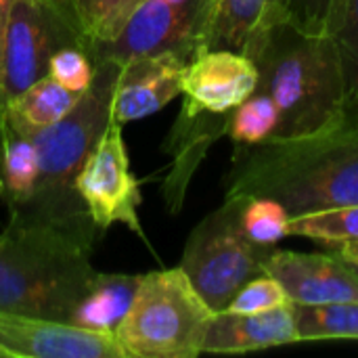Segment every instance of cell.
<instances>
[{"mask_svg":"<svg viewBox=\"0 0 358 358\" xmlns=\"http://www.w3.org/2000/svg\"><path fill=\"white\" fill-rule=\"evenodd\" d=\"M331 248H334V254H338V256L344 258L346 262L358 266V239L344 241V243H336V245H331Z\"/></svg>","mask_w":358,"mask_h":358,"instance_id":"28","label":"cell"},{"mask_svg":"<svg viewBox=\"0 0 358 358\" xmlns=\"http://www.w3.org/2000/svg\"><path fill=\"white\" fill-rule=\"evenodd\" d=\"M80 94L82 92L67 90L46 73L29 84L15 99H10L6 105H2V109L15 124L31 130H42L63 120L73 109Z\"/></svg>","mask_w":358,"mask_h":358,"instance_id":"18","label":"cell"},{"mask_svg":"<svg viewBox=\"0 0 358 358\" xmlns=\"http://www.w3.org/2000/svg\"><path fill=\"white\" fill-rule=\"evenodd\" d=\"M279 122L281 113L277 103L268 94L256 90L231 111L227 132L231 134L235 145H258L271 141L277 134Z\"/></svg>","mask_w":358,"mask_h":358,"instance_id":"23","label":"cell"},{"mask_svg":"<svg viewBox=\"0 0 358 358\" xmlns=\"http://www.w3.org/2000/svg\"><path fill=\"white\" fill-rule=\"evenodd\" d=\"M168 2H185V0H168Z\"/></svg>","mask_w":358,"mask_h":358,"instance_id":"31","label":"cell"},{"mask_svg":"<svg viewBox=\"0 0 358 358\" xmlns=\"http://www.w3.org/2000/svg\"><path fill=\"white\" fill-rule=\"evenodd\" d=\"M298 342L358 340V302L294 304Z\"/></svg>","mask_w":358,"mask_h":358,"instance_id":"20","label":"cell"},{"mask_svg":"<svg viewBox=\"0 0 358 358\" xmlns=\"http://www.w3.org/2000/svg\"><path fill=\"white\" fill-rule=\"evenodd\" d=\"M298 342L294 304L264 313H214L206 338L203 352L241 355Z\"/></svg>","mask_w":358,"mask_h":358,"instance_id":"14","label":"cell"},{"mask_svg":"<svg viewBox=\"0 0 358 358\" xmlns=\"http://www.w3.org/2000/svg\"><path fill=\"white\" fill-rule=\"evenodd\" d=\"M258 88V67L248 55L214 48L197 52L185 67V111L229 115Z\"/></svg>","mask_w":358,"mask_h":358,"instance_id":"12","label":"cell"},{"mask_svg":"<svg viewBox=\"0 0 358 358\" xmlns=\"http://www.w3.org/2000/svg\"><path fill=\"white\" fill-rule=\"evenodd\" d=\"M308 237L325 245L358 239V203L289 216L287 237Z\"/></svg>","mask_w":358,"mask_h":358,"instance_id":"22","label":"cell"},{"mask_svg":"<svg viewBox=\"0 0 358 358\" xmlns=\"http://www.w3.org/2000/svg\"><path fill=\"white\" fill-rule=\"evenodd\" d=\"M0 358H4V355H2V352H0Z\"/></svg>","mask_w":358,"mask_h":358,"instance_id":"32","label":"cell"},{"mask_svg":"<svg viewBox=\"0 0 358 358\" xmlns=\"http://www.w3.org/2000/svg\"><path fill=\"white\" fill-rule=\"evenodd\" d=\"M96 233L88 212L10 214L0 233V310L71 323L99 277L90 260Z\"/></svg>","mask_w":358,"mask_h":358,"instance_id":"2","label":"cell"},{"mask_svg":"<svg viewBox=\"0 0 358 358\" xmlns=\"http://www.w3.org/2000/svg\"><path fill=\"white\" fill-rule=\"evenodd\" d=\"M289 214L271 197H248L241 208V229L245 237L260 248H275L287 237Z\"/></svg>","mask_w":358,"mask_h":358,"instance_id":"24","label":"cell"},{"mask_svg":"<svg viewBox=\"0 0 358 358\" xmlns=\"http://www.w3.org/2000/svg\"><path fill=\"white\" fill-rule=\"evenodd\" d=\"M76 193L99 231L124 224L138 237L141 187L130 172V157L122 126L109 122L76 176Z\"/></svg>","mask_w":358,"mask_h":358,"instance_id":"8","label":"cell"},{"mask_svg":"<svg viewBox=\"0 0 358 358\" xmlns=\"http://www.w3.org/2000/svg\"><path fill=\"white\" fill-rule=\"evenodd\" d=\"M334 38L344 57L350 90H358V0H342Z\"/></svg>","mask_w":358,"mask_h":358,"instance_id":"27","label":"cell"},{"mask_svg":"<svg viewBox=\"0 0 358 358\" xmlns=\"http://www.w3.org/2000/svg\"><path fill=\"white\" fill-rule=\"evenodd\" d=\"M46 73L73 92H84L94 80V63L80 46H63L48 59Z\"/></svg>","mask_w":358,"mask_h":358,"instance_id":"25","label":"cell"},{"mask_svg":"<svg viewBox=\"0 0 358 358\" xmlns=\"http://www.w3.org/2000/svg\"><path fill=\"white\" fill-rule=\"evenodd\" d=\"M191 59L168 52L157 57H143L122 65L117 76L109 122L124 124L143 120L164 109L170 101L182 94V73Z\"/></svg>","mask_w":358,"mask_h":358,"instance_id":"13","label":"cell"},{"mask_svg":"<svg viewBox=\"0 0 358 358\" xmlns=\"http://www.w3.org/2000/svg\"><path fill=\"white\" fill-rule=\"evenodd\" d=\"M287 304H292V300L287 298L283 285L271 275H258V277L250 279L237 292V296L231 300L227 310H231V313H264V310L281 308Z\"/></svg>","mask_w":358,"mask_h":358,"instance_id":"26","label":"cell"},{"mask_svg":"<svg viewBox=\"0 0 358 358\" xmlns=\"http://www.w3.org/2000/svg\"><path fill=\"white\" fill-rule=\"evenodd\" d=\"M252 59L258 67L256 90L268 94L281 113L273 138H296L323 128L350 99L344 57L334 36H306L289 25H275Z\"/></svg>","mask_w":358,"mask_h":358,"instance_id":"3","label":"cell"},{"mask_svg":"<svg viewBox=\"0 0 358 358\" xmlns=\"http://www.w3.org/2000/svg\"><path fill=\"white\" fill-rule=\"evenodd\" d=\"M241 208V197H224V203L193 229L178 264L212 313L227 310L250 279L264 275L262 260L271 248L245 237Z\"/></svg>","mask_w":358,"mask_h":358,"instance_id":"6","label":"cell"},{"mask_svg":"<svg viewBox=\"0 0 358 358\" xmlns=\"http://www.w3.org/2000/svg\"><path fill=\"white\" fill-rule=\"evenodd\" d=\"M224 197H271L289 216L358 203V90L323 128L237 145Z\"/></svg>","mask_w":358,"mask_h":358,"instance_id":"1","label":"cell"},{"mask_svg":"<svg viewBox=\"0 0 358 358\" xmlns=\"http://www.w3.org/2000/svg\"><path fill=\"white\" fill-rule=\"evenodd\" d=\"M342 0H273L271 29L289 25L306 36H334Z\"/></svg>","mask_w":358,"mask_h":358,"instance_id":"21","label":"cell"},{"mask_svg":"<svg viewBox=\"0 0 358 358\" xmlns=\"http://www.w3.org/2000/svg\"><path fill=\"white\" fill-rule=\"evenodd\" d=\"M212 315L185 271L174 266L138 279L113 334L126 358H195L203 355Z\"/></svg>","mask_w":358,"mask_h":358,"instance_id":"5","label":"cell"},{"mask_svg":"<svg viewBox=\"0 0 358 358\" xmlns=\"http://www.w3.org/2000/svg\"><path fill=\"white\" fill-rule=\"evenodd\" d=\"M2 189H4V182H2V176H0V195H2Z\"/></svg>","mask_w":358,"mask_h":358,"instance_id":"30","label":"cell"},{"mask_svg":"<svg viewBox=\"0 0 358 358\" xmlns=\"http://www.w3.org/2000/svg\"><path fill=\"white\" fill-rule=\"evenodd\" d=\"M0 153H2V197L8 210H19L34 193L40 172L38 149L31 138L10 124L0 109Z\"/></svg>","mask_w":358,"mask_h":358,"instance_id":"17","label":"cell"},{"mask_svg":"<svg viewBox=\"0 0 358 358\" xmlns=\"http://www.w3.org/2000/svg\"><path fill=\"white\" fill-rule=\"evenodd\" d=\"M120 71L122 65L117 61H96L92 84L80 94L73 109L48 128H23L6 115L13 126L31 138L40 157L38 182L31 197L10 214L61 218L86 212L76 193V176L109 124V107Z\"/></svg>","mask_w":358,"mask_h":358,"instance_id":"4","label":"cell"},{"mask_svg":"<svg viewBox=\"0 0 358 358\" xmlns=\"http://www.w3.org/2000/svg\"><path fill=\"white\" fill-rule=\"evenodd\" d=\"M78 36L80 48L92 55L111 44L143 0H59Z\"/></svg>","mask_w":358,"mask_h":358,"instance_id":"16","label":"cell"},{"mask_svg":"<svg viewBox=\"0 0 358 358\" xmlns=\"http://www.w3.org/2000/svg\"><path fill=\"white\" fill-rule=\"evenodd\" d=\"M262 271L283 285L292 304L358 302V266L338 254H304L271 248L262 260Z\"/></svg>","mask_w":358,"mask_h":358,"instance_id":"11","label":"cell"},{"mask_svg":"<svg viewBox=\"0 0 358 358\" xmlns=\"http://www.w3.org/2000/svg\"><path fill=\"white\" fill-rule=\"evenodd\" d=\"M208 0H143L130 15L120 36L92 55V63L101 59L126 65L134 59L176 52L193 59L201 52V27Z\"/></svg>","mask_w":358,"mask_h":358,"instance_id":"9","label":"cell"},{"mask_svg":"<svg viewBox=\"0 0 358 358\" xmlns=\"http://www.w3.org/2000/svg\"><path fill=\"white\" fill-rule=\"evenodd\" d=\"M63 46H80L59 0H8L0 107L46 76L48 59Z\"/></svg>","mask_w":358,"mask_h":358,"instance_id":"7","label":"cell"},{"mask_svg":"<svg viewBox=\"0 0 358 358\" xmlns=\"http://www.w3.org/2000/svg\"><path fill=\"white\" fill-rule=\"evenodd\" d=\"M4 358H126L113 331L0 310Z\"/></svg>","mask_w":358,"mask_h":358,"instance_id":"10","label":"cell"},{"mask_svg":"<svg viewBox=\"0 0 358 358\" xmlns=\"http://www.w3.org/2000/svg\"><path fill=\"white\" fill-rule=\"evenodd\" d=\"M6 15H8V0H0V86H2V67H4V34H6Z\"/></svg>","mask_w":358,"mask_h":358,"instance_id":"29","label":"cell"},{"mask_svg":"<svg viewBox=\"0 0 358 358\" xmlns=\"http://www.w3.org/2000/svg\"><path fill=\"white\" fill-rule=\"evenodd\" d=\"M138 279L136 275L99 273L92 289L73 313L71 323L94 331H113L134 298Z\"/></svg>","mask_w":358,"mask_h":358,"instance_id":"19","label":"cell"},{"mask_svg":"<svg viewBox=\"0 0 358 358\" xmlns=\"http://www.w3.org/2000/svg\"><path fill=\"white\" fill-rule=\"evenodd\" d=\"M273 0H208L201 27V50L227 48L250 59L271 31Z\"/></svg>","mask_w":358,"mask_h":358,"instance_id":"15","label":"cell"}]
</instances>
